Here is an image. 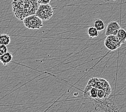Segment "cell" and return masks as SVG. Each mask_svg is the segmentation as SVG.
Instances as JSON below:
<instances>
[{
	"instance_id": "obj_1",
	"label": "cell",
	"mask_w": 126,
	"mask_h": 112,
	"mask_svg": "<svg viewBox=\"0 0 126 112\" xmlns=\"http://www.w3.org/2000/svg\"><path fill=\"white\" fill-rule=\"evenodd\" d=\"M39 5L37 0H13L11 2L14 15L22 21L28 16L36 15Z\"/></svg>"
},
{
	"instance_id": "obj_2",
	"label": "cell",
	"mask_w": 126,
	"mask_h": 112,
	"mask_svg": "<svg viewBox=\"0 0 126 112\" xmlns=\"http://www.w3.org/2000/svg\"><path fill=\"white\" fill-rule=\"evenodd\" d=\"M23 22L25 27L30 30H39L43 27V21L36 15L26 17Z\"/></svg>"
},
{
	"instance_id": "obj_3",
	"label": "cell",
	"mask_w": 126,
	"mask_h": 112,
	"mask_svg": "<svg viewBox=\"0 0 126 112\" xmlns=\"http://www.w3.org/2000/svg\"><path fill=\"white\" fill-rule=\"evenodd\" d=\"M53 9L50 4H41L37 9L36 15L43 21H48L53 16Z\"/></svg>"
},
{
	"instance_id": "obj_4",
	"label": "cell",
	"mask_w": 126,
	"mask_h": 112,
	"mask_svg": "<svg viewBox=\"0 0 126 112\" xmlns=\"http://www.w3.org/2000/svg\"><path fill=\"white\" fill-rule=\"evenodd\" d=\"M104 44L107 49L114 51L121 47L122 43L117 39L116 36L110 35L107 36L105 40Z\"/></svg>"
},
{
	"instance_id": "obj_5",
	"label": "cell",
	"mask_w": 126,
	"mask_h": 112,
	"mask_svg": "<svg viewBox=\"0 0 126 112\" xmlns=\"http://www.w3.org/2000/svg\"><path fill=\"white\" fill-rule=\"evenodd\" d=\"M94 87L96 88L97 89L104 90L108 97H109L111 94V88L110 87V86L109 84V82L106 79L103 78H99Z\"/></svg>"
},
{
	"instance_id": "obj_6",
	"label": "cell",
	"mask_w": 126,
	"mask_h": 112,
	"mask_svg": "<svg viewBox=\"0 0 126 112\" xmlns=\"http://www.w3.org/2000/svg\"><path fill=\"white\" fill-rule=\"evenodd\" d=\"M120 28V25L117 21H111L108 24L106 29L105 34L107 36L110 35L115 36Z\"/></svg>"
},
{
	"instance_id": "obj_7",
	"label": "cell",
	"mask_w": 126,
	"mask_h": 112,
	"mask_svg": "<svg viewBox=\"0 0 126 112\" xmlns=\"http://www.w3.org/2000/svg\"><path fill=\"white\" fill-rule=\"evenodd\" d=\"M13 59V54L10 52H7V53L0 56V62L4 66L9 64Z\"/></svg>"
},
{
	"instance_id": "obj_8",
	"label": "cell",
	"mask_w": 126,
	"mask_h": 112,
	"mask_svg": "<svg viewBox=\"0 0 126 112\" xmlns=\"http://www.w3.org/2000/svg\"><path fill=\"white\" fill-rule=\"evenodd\" d=\"M116 37L122 44H125L126 42V31L123 28H120L117 31Z\"/></svg>"
},
{
	"instance_id": "obj_9",
	"label": "cell",
	"mask_w": 126,
	"mask_h": 112,
	"mask_svg": "<svg viewBox=\"0 0 126 112\" xmlns=\"http://www.w3.org/2000/svg\"><path fill=\"white\" fill-rule=\"evenodd\" d=\"M94 27L99 31H101L105 29L106 27L105 22L100 19H96L94 21Z\"/></svg>"
},
{
	"instance_id": "obj_10",
	"label": "cell",
	"mask_w": 126,
	"mask_h": 112,
	"mask_svg": "<svg viewBox=\"0 0 126 112\" xmlns=\"http://www.w3.org/2000/svg\"><path fill=\"white\" fill-rule=\"evenodd\" d=\"M11 42V37L7 34H0V45H8L10 44Z\"/></svg>"
},
{
	"instance_id": "obj_11",
	"label": "cell",
	"mask_w": 126,
	"mask_h": 112,
	"mask_svg": "<svg viewBox=\"0 0 126 112\" xmlns=\"http://www.w3.org/2000/svg\"><path fill=\"white\" fill-rule=\"evenodd\" d=\"M87 34L91 38H96L99 35V31L94 27H91L87 29Z\"/></svg>"
},
{
	"instance_id": "obj_12",
	"label": "cell",
	"mask_w": 126,
	"mask_h": 112,
	"mask_svg": "<svg viewBox=\"0 0 126 112\" xmlns=\"http://www.w3.org/2000/svg\"><path fill=\"white\" fill-rule=\"evenodd\" d=\"M97 96H98V97L96 99H104L108 97L106 96L105 91L104 90H101V89H98V95H97Z\"/></svg>"
},
{
	"instance_id": "obj_13",
	"label": "cell",
	"mask_w": 126,
	"mask_h": 112,
	"mask_svg": "<svg viewBox=\"0 0 126 112\" xmlns=\"http://www.w3.org/2000/svg\"><path fill=\"white\" fill-rule=\"evenodd\" d=\"M8 52V48L6 45H0V56Z\"/></svg>"
},
{
	"instance_id": "obj_14",
	"label": "cell",
	"mask_w": 126,
	"mask_h": 112,
	"mask_svg": "<svg viewBox=\"0 0 126 112\" xmlns=\"http://www.w3.org/2000/svg\"><path fill=\"white\" fill-rule=\"evenodd\" d=\"M51 0H37L38 4H49Z\"/></svg>"
},
{
	"instance_id": "obj_15",
	"label": "cell",
	"mask_w": 126,
	"mask_h": 112,
	"mask_svg": "<svg viewBox=\"0 0 126 112\" xmlns=\"http://www.w3.org/2000/svg\"><path fill=\"white\" fill-rule=\"evenodd\" d=\"M105 2H115L116 0H102Z\"/></svg>"
}]
</instances>
